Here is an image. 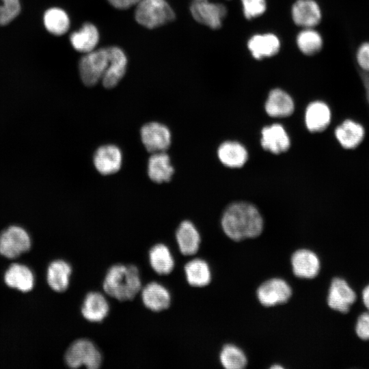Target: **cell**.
I'll return each instance as SVG.
<instances>
[{"label": "cell", "instance_id": "3957f363", "mask_svg": "<svg viewBox=\"0 0 369 369\" xmlns=\"http://www.w3.org/2000/svg\"><path fill=\"white\" fill-rule=\"evenodd\" d=\"M174 17L173 10L165 0H141L135 12L136 21L148 29L163 25Z\"/></svg>", "mask_w": 369, "mask_h": 369}, {"label": "cell", "instance_id": "30bf717a", "mask_svg": "<svg viewBox=\"0 0 369 369\" xmlns=\"http://www.w3.org/2000/svg\"><path fill=\"white\" fill-rule=\"evenodd\" d=\"M140 134L145 148L152 153L165 152L171 144V133L161 123L146 124L141 127Z\"/></svg>", "mask_w": 369, "mask_h": 369}, {"label": "cell", "instance_id": "d590c367", "mask_svg": "<svg viewBox=\"0 0 369 369\" xmlns=\"http://www.w3.org/2000/svg\"><path fill=\"white\" fill-rule=\"evenodd\" d=\"M355 59L360 70L369 72V41L364 42L359 45Z\"/></svg>", "mask_w": 369, "mask_h": 369}, {"label": "cell", "instance_id": "d4e9b609", "mask_svg": "<svg viewBox=\"0 0 369 369\" xmlns=\"http://www.w3.org/2000/svg\"><path fill=\"white\" fill-rule=\"evenodd\" d=\"M70 41L76 51L87 53L95 49L99 41V33L94 25L86 23L70 35Z\"/></svg>", "mask_w": 369, "mask_h": 369}, {"label": "cell", "instance_id": "9c48e42d", "mask_svg": "<svg viewBox=\"0 0 369 369\" xmlns=\"http://www.w3.org/2000/svg\"><path fill=\"white\" fill-rule=\"evenodd\" d=\"M292 290L282 279L272 278L262 283L257 290L260 303L266 307L286 303L290 298Z\"/></svg>", "mask_w": 369, "mask_h": 369}, {"label": "cell", "instance_id": "f35d334b", "mask_svg": "<svg viewBox=\"0 0 369 369\" xmlns=\"http://www.w3.org/2000/svg\"><path fill=\"white\" fill-rule=\"evenodd\" d=\"M115 8L125 10L133 6L131 0H107Z\"/></svg>", "mask_w": 369, "mask_h": 369}, {"label": "cell", "instance_id": "ba28073f", "mask_svg": "<svg viewBox=\"0 0 369 369\" xmlns=\"http://www.w3.org/2000/svg\"><path fill=\"white\" fill-rule=\"evenodd\" d=\"M190 11L196 21L213 29L221 27L227 14L226 8L223 4L209 0H192Z\"/></svg>", "mask_w": 369, "mask_h": 369}, {"label": "cell", "instance_id": "52a82bcc", "mask_svg": "<svg viewBox=\"0 0 369 369\" xmlns=\"http://www.w3.org/2000/svg\"><path fill=\"white\" fill-rule=\"evenodd\" d=\"M30 247V237L20 226H10L0 234V254L7 258H15Z\"/></svg>", "mask_w": 369, "mask_h": 369}, {"label": "cell", "instance_id": "1f68e13d", "mask_svg": "<svg viewBox=\"0 0 369 369\" xmlns=\"http://www.w3.org/2000/svg\"><path fill=\"white\" fill-rule=\"evenodd\" d=\"M220 362L227 369H242L247 365L243 351L234 344L225 345L219 355Z\"/></svg>", "mask_w": 369, "mask_h": 369}, {"label": "cell", "instance_id": "74e56055", "mask_svg": "<svg viewBox=\"0 0 369 369\" xmlns=\"http://www.w3.org/2000/svg\"><path fill=\"white\" fill-rule=\"evenodd\" d=\"M359 74L365 93L366 100L369 108V72L360 71Z\"/></svg>", "mask_w": 369, "mask_h": 369}, {"label": "cell", "instance_id": "277c9868", "mask_svg": "<svg viewBox=\"0 0 369 369\" xmlns=\"http://www.w3.org/2000/svg\"><path fill=\"white\" fill-rule=\"evenodd\" d=\"M66 364L72 368L82 366L89 369L100 368L102 362L100 351L93 342L81 338L71 344L65 354Z\"/></svg>", "mask_w": 369, "mask_h": 369}, {"label": "cell", "instance_id": "ac0fdd59", "mask_svg": "<svg viewBox=\"0 0 369 369\" xmlns=\"http://www.w3.org/2000/svg\"><path fill=\"white\" fill-rule=\"evenodd\" d=\"M81 314L88 321H102L109 311V303L105 297L98 292H90L85 297L81 306Z\"/></svg>", "mask_w": 369, "mask_h": 369}, {"label": "cell", "instance_id": "7c38bea8", "mask_svg": "<svg viewBox=\"0 0 369 369\" xmlns=\"http://www.w3.org/2000/svg\"><path fill=\"white\" fill-rule=\"evenodd\" d=\"M107 49L109 64L101 80L105 87L112 88L117 85L125 74L127 58L124 52L118 46Z\"/></svg>", "mask_w": 369, "mask_h": 369}, {"label": "cell", "instance_id": "f1b7e54d", "mask_svg": "<svg viewBox=\"0 0 369 369\" xmlns=\"http://www.w3.org/2000/svg\"><path fill=\"white\" fill-rule=\"evenodd\" d=\"M188 283L193 286H207L211 280V273L208 263L202 259H193L184 266Z\"/></svg>", "mask_w": 369, "mask_h": 369}, {"label": "cell", "instance_id": "5bb4252c", "mask_svg": "<svg viewBox=\"0 0 369 369\" xmlns=\"http://www.w3.org/2000/svg\"><path fill=\"white\" fill-rule=\"evenodd\" d=\"M122 161L121 150L116 146L111 144L98 148L94 156V166L102 175H109L119 171Z\"/></svg>", "mask_w": 369, "mask_h": 369}, {"label": "cell", "instance_id": "ab89813d", "mask_svg": "<svg viewBox=\"0 0 369 369\" xmlns=\"http://www.w3.org/2000/svg\"><path fill=\"white\" fill-rule=\"evenodd\" d=\"M141 0H131L132 5H137Z\"/></svg>", "mask_w": 369, "mask_h": 369}, {"label": "cell", "instance_id": "e0dca14e", "mask_svg": "<svg viewBox=\"0 0 369 369\" xmlns=\"http://www.w3.org/2000/svg\"><path fill=\"white\" fill-rule=\"evenodd\" d=\"M261 145L272 153L279 154L288 150L290 141L284 128L279 124H273L262 128Z\"/></svg>", "mask_w": 369, "mask_h": 369}, {"label": "cell", "instance_id": "d6986e66", "mask_svg": "<svg viewBox=\"0 0 369 369\" xmlns=\"http://www.w3.org/2000/svg\"><path fill=\"white\" fill-rule=\"evenodd\" d=\"M331 120V111L327 103L320 100L312 102L305 111V120L310 132H320L326 129Z\"/></svg>", "mask_w": 369, "mask_h": 369}, {"label": "cell", "instance_id": "44dd1931", "mask_svg": "<svg viewBox=\"0 0 369 369\" xmlns=\"http://www.w3.org/2000/svg\"><path fill=\"white\" fill-rule=\"evenodd\" d=\"M176 241L180 252L185 256L195 254L200 247V235L190 221H183L176 232Z\"/></svg>", "mask_w": 369, "mask_h": 369}, {"label": "cell", "instance_id": "8992f818", "mask_svg": "<svg viewBox=\"0 0 369 369\" xmlns=\"http://www.w3.org/2000/svg\"><path fill=\"white\" fill-rule=\"evenodd\" d=\"M108 64L107 48L94 49L85 53L79 62V70L83 83L87 86L95 85L102 79Z\"/></svg>", "mask_w": 369, "mask_h": 369}, {"label": "cell", "instance_id": "7402d4cb", "mask_svg": "<svg viewBox=\"0 0 369 369\" xmlns=\"http://www.w3.org/2000/svg\"><path fill=\"white\" fill-rule=\"evenodd\" d=\"M4 280L9 287L22 292L30 291L34 284L31 271L27 266L18 263L10 266L5 271Z\"/></svg>", "mask_w": 369, "mask_h": 369}, {"label": "cell", "instance_id": "cb8c5ba5", "mask_svg": "<svg viewBox=\"0 0 369 369\" xmlns=\"http://www.w3.org/2000/svg\"><path fill=\"white\" fill-rule=\"evenodd\" d=\"M148 174L149 178L156 183L169 181L174 168L168 154L165 152L152 153L148 160Z\"/></svg>", "mask_w": 369, "mask_h": 369}, {"label": "cell", "instance_id": "7a4b0ae2", "mask_svg": "<svg viewBox=\"0 0 369 369\" xmlns=\"http://www.w3.org/2000/svg\"><path fill=\"white\" fill-rule=\"evenodd\" d=\"M104 291L120 301H131L141 290V282L137 266L117 264L107 271L102 284Z\"/></svg>", "mask_w": 369, "mask_h": 369}, {"label": "cell", "instance_id": "8fae6325", "mask_svg": "<svg viewBox=\"0 0 369 369\" xmlns=\"http://www.w3.org/2000/svg\"><path fill=\"white\" fill-rule=\"evenodd\" d=\"M365 134L364 126L352 118L344 120L334 130L337 141L345 150L357 148L363 141Z\"/></svg>", "mask_w": 369, "mask_h": 369}, {"label": "cell", "instance_id": "e575fe53", "mask_svg": "<svg viewBox=\"0 0 369 369\" xmlns=\"http://www.w3.org/2000/svg\"><path fill=\"white\" fill-rule=\"evenodd\" d=\"M354 331L359 340L369 341V311L363 310L357 316Z\"/></svg>", "mask_w": 369, "mask_h": 369}, {"label": "cell", "instance_id": "83f0119b", "mask_svg": "<svg viewBox=\"0 0 369 369\" xmlns=\"http://www.w3.org/2000/svg\"><path fill=\"white\" fill-rule=\"evenodd\" d=\"M149 261L152 269L159 275H167L174 268L172 253L163 243L156 244L150 249Z\"/></svg>", "mask_w": 369, "mask_h": 369}, {"label": "cell", "instance_id": "8d00e7d4", "mask_svg": "<svg viewBox=\"0 0 369 369\" xmlns=\"http://www.w3.org/2000/svg\"><path fill=\"white\" fill-rule=\"evenodd\" d=\"M357 301L362 304L366 310L369 311V282L361 290Z\"/></svg>", "mask_w": 369, "mask_h": 369}, {"label": "cell", "instance_id": "2e32d148", "mask_svg": "<svg viewBox=\"0 0 369 369\" xmlns=\"http://www.w3.org/2000/svg\"><path fill=\"white\" fill-rule=\"evenodd\" d=\"M141 290L143 303L148 309L153 312H161L169 307L170 293L163 285L152 282Z\"/></svg>", "mask_w": 369, "mask_h": 369}, {"label": "cell", "instance_id": "484cf974", "mask_svg": "<svg viewBox=\"0 0 369 369\" xmlns=\"http://www.w3.org/2000/svg\"><path fill=\"white\" fill-rule=\"evenodd\" d=\"M71 273V266L66 261L57 260L52 262L46 274L49 286L56 292L65 291L68 287Z\"/></svg>", "mask_w": 369, "mask_h": 369}, {"label": "cell", "instance_id": "4dcf8cb0", "mask_svg": "<svg viewBox=\"0 0 369 369\" xmlns=\"http://www.w3.org/2000/svg\"><path fill=\"white\" fill-rule=\"evenodd\" d=\"M297 44L303 53L313 55L322 49L323 40L317 31L312 28H305L298 34Z\"/></svg>", "mask_w": 369, "mask_h": 369}, {"label": "cell", "instance_id": "f546056e", "mask_svg": "<svg viewBox=\"0 0 369 369\" xmlns=\"http://www.w3.org/2000/svg\"><path fill=\"white\" fill-rule=\"evenodd\" d=\"M44 25L46 30L55 36L66 33L70 27V19L66 12L58 8H52L44 14Z\"/></svg>", "mask_w": 369, "mask_h": 369}, {"label": "cell", "instance_id": "9a60e30c", "mask_svg": "<svg viewBox=\"0 0 369 369\" xmlns=\"http://www.w3.org/2000/svg\"><path fill=\"white\" fill-rule=\"evenodd\" d=\"M292 18L297 25L312 28L320 22L322 12L315 1L297 0L292 7Z\"/></svg>", "mask_w": 369, "mask_h": 369}, {"label": "cell", "instance_id": "ffe728a7", "mask_svg": "<svg viewBox=\"0 0 369 369\" xmlns=\"http://www.w3.org/2000/svg\"><path fill=\"white\" fill-rule=\"evenodd\" d=\"M247 47L254 58L261 59L277 54L280 42L273 33L257 34L248 40Z\"/></svg>", "mask_w": 369, "mask_h": 369}, {"label": "cell", "instance_id": "6da1fadb", "mask_svg": "<svg viewBox=\"0 0 369 369\" xmlns=\"http://www.w3.org/2000/svg\"><path fill=\"white\" fill-rule=\"evenodd\" d=\"M221 223L225 234L236 241L256 237L263 229V220L258 210L251 204L243 202L228 206Z\"/></svg>", "mask_w": 369, "mask_h": 369}, {"label": "cell", "instance_id": "d6a6232c", "mask_svg": "<svg viewBox=\"0 0 369 369\" xmlns=\"http://www.w3.org/2000/svg\"><path fill=\"white\" fill-rule=\"evenodd\" d=\"M19 0H0V25H5L15 18L20 12Z\"/></svg>", "mask_w": 369, "mask_h": 369}, {"label": "cell", "instance_id": "4fadbf2b", "mask_svg": "<svg viewBox=\"0 0 369 369\" xmlns=\"http://www.w3.org/2000/svg\"><path fill=\"white\" fill-rule=\"evenodd\" d=\"M291 264L294 274L301 278H314L320 270L318 256L308 249L297 250L291 257Z\"/></svg>", "mask_w": 369, "mask_h": 369}, {"label": "cell", "instance_id": "836d02e7", "mask_svg": "<svg viewBox=\"0 0 369 369\" xmlns=\"http://www.w3.org/2000/svg\"><path fill=\"white\" fill-rule=\"evenodd\" d=\"M241 2L243 14L247 19H251L263 14L266 9L265 0H241Z\"/></svg>", "mask_w": 369, "mask_h": 369}, {"label": "cell", "instance_id": "4316f807", "mask_svg": "<svg viewBox=\"0 0 369 369\" xmlns=\"http://www.w3.org/2000/svg\"><path fill=\"white\" fill-rule=\"evenodd\" d=\"M220 161L229 167H242L247 161V152L245 148L236 141H226L218 148Z\"/></svg>", "mask_w": 369, "mask_h": 369}, {"label": "cell", "instance_id": "603a6c76", "mask_svg": "<svg viewBox=\"0 0 369 369\" xmlns=\"http://www.w3.org/2000/svg\"><path fill=\"white\" fill-rule=\"evenodd\" d=\"M294 102L290 96L281 89L272 90L265 103L266 113L271 117H286L294 111Z\"/></svg>", "mask_w": 369, "mask_h": 369}, {"label": "cell", "instance_id": "5b68a950", "mask_svg": "<svg viewBox=\"0 0 369 369\" xmlns=\"http://www.w3.org/2000/svg\"><path fill=\"white\" fill-rule=\"evenodd\" d=\"M358 299L357 292L345 278L336 276L331 279L327 295V303L331 310L348 314Z\"/></svg>", "mask_w": 369, "mask_h": 369}]
</instances>
